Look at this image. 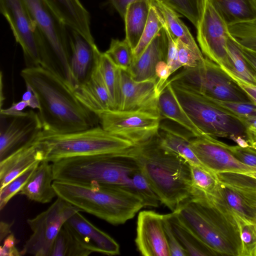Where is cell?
Here are the masks:
<instances>
[{"mask_svg":"<svg viewBox=\"0 0 256 256\" xmlns=\"http://www.w3.org/2000/svg\"><path fill=\"white\" fill-rule=\"evenodd\" d=\"M26 86L38 99V114L43 130L65 134L96 126L97 116L86 108L63 80L41 66H26L20 72Z\"/></svg>","mask_w":256,"mask_h":256,"instance_id":"obj_1","label":"cell"},{"mask_svg":"<svg viewBox=\"0 0 256 256\" xmlns=\"http://www.w3.org/2000/svg\"><path fill=\"white\" fill-rule=\"evenodd\" d=\"M128 154L137 162L142 172L158 196L160 202L175 211L194 192L190 164L163 148L156 136L136 145Z\"/></svg>","mask_w":256,"mask_h":256,"instance_id":"obj_2","label":"cell"},{"mask_svg":"<svg viewBox=\"0 0 256 256\" xmlns=\"http://www.w3.org/2000/svg\"><path fill=\"white\" fill-rule=\"evenodd\" d=\"M174 212L208 249L212 255L240 256L238 228L230 212L194 190Z\"/></svg>","mask_w":256,"mask_h":256,"instance_id":"obj_3","label":"cell"},{"mask_svg":"<svg viewBox=\"0 0 256 256\" xmlns=\"http://www.w3.org/2000/svg\"><path fill=\"white\" fill-rule=\"evenodd\" d=\"M52 186L57 196L113 225L124 224L144 207L138 195L118 186L58 180Z\"/></svg>","mask_w":256,"mask_h":256,"instance_id":"obj_4","label":"cell"},{"mask_svg":"<svg viewBox=\"0 0 256 256\" xmlns=\"http://www.w3.org/2000/svg\"><path fill=\"white\" fill-rule=\"evenodd\" d=\"M128 150L69 158L54 162V180L80 184L95 182L120 186L134 193L132 177L140 168Z\"/></svg>","mask_w":256,"mask_h":256,"instance_id":"obj_5","label":"cell"},{"mask_svg":"<svg viewBox=\"0 0 256 256\" xmlns=\"http://www.w3.org/2000/svg\"><path fill=\"white\" fill-rule=\"evenodd\" d=\"M34 22L38 37L40 66L73 90L76 84L70 68L68 27L45 0H24Z\"/></svg>","mask_w":256,"mask_h":256,"instance_id":"obj_6","label":"cell"},{"mask_svg":"<svg viewBox=\"0 0 256 256\" xmlns=\"http://www.w3.org/2000/svg\"><path fill=\"white\" fill-rule=\"evenodd\" d=\"M39 139L45 150L44 160L52 163L69 158L121 153L136 146L98 126L65 134L43 130Z\"/></svg>","mask_w":256,"mask_h":256,"instance_id":"obj_7","label":"cell"},{"mask_svg":"<svg viewBox=\"0 0 256 256\" xmlns=\"http://www.w3.org/2000/svg\"><path fill=\"white\" fill-rule=\"evenodd\" d=\"M166 82L170 84L180 103L192 122L204 134L228 138L236 135L246 138V128L237 116L181 82Z\"/></svg>","mask_w":256,"mask_h":256,"instance_id":"obj_8","label":"cell"},{"mask_svg":"<svg viewBox=\"0 0 256 256\" xmlns=\"http://www.w3.org/2000/svg\"><path fill=\"white\" fill-rule=\"evenodd\" d=\"M168 81H177L210 98L252 102L238 84L215 62L204 58L194 68H186Z\"/></svg>","mask_w":256,"mask_h":256,"instance_id":"obj_9","label":"cell"},{"mask_svg":"<svg viewBox=\"0 0 256 256\" xmlns=\"http://www.w3.org/2000/svg\"><path fill=\"white\" fill-rule=\"evenodd\" d=\"M198 11L196 38L202 53L220 66L231 70L228 25L210 0H198Z\"/></svg>","mask_w":256,"mask_h":256,"instance_id":"obj_10","label":"cell"},{"mask_svg":"<svg viewBox=\"0 0 256 256\" xmlns=\"http://www.w3.org/2000/svg\"><path fill=\"white\" fill-rule=\"evenodd\" d=\"M57 197L46 210L28 219V224L32 234L20 251L22 256H49L54 242L65 222L76 212H82L62 198Z\"/></svg>","mask_w":256,"mask_h":256,"instance_id":"obj_11","label":"cell"},{"mask_svg":"<svg viewBox=\"0 0 256 256\" xmlns=\"http://www.w3.org/2000/svg\"><path fill=\"white\" fill-rule=\"evenodd\" d=\"M98 116L104 129L136 145L158 135L162 118L158 114L142 110H108Z\"/></svg>","mask_w":256,"mask_h":256,"instance_id":"obj_12","label":"cell"},{"mask_svg":"<svg viewBox=\"0 0 256 256\" xmlns=\"http://www.w3.org/2000/svg\"><path fill=\"white\" fill-rule=\"evenodd\" d=\"M0 8L16 42L21 46L26 66H40L36 28L24 0H0Z\"/></svg>","mask_w":256,"mask_h":256,"instance_id":"obj_13","label":"cell"},{"mask_svg":"<svg viewBox=\"0 0 256 256\" xmlns=\"http://www.w3.org/2000/svg\"><path fill=\"white\" fill-rule=\"evenodd\" d=\"M43 130L38 112L32 110L18 116L0 114V160L38 138Z\"/></svg>","mask_w":256,"mask_h":256,"instance_id":"obj_14","label":"cell"},{"mask_svg":"<svg viewBox=\"0 0 256 256\" xmlns=\"http://www.w3.org/2000/svg\"><path fill=\"white\" fill-rule=\"evenodd\" d=\"M190 146L200 164L216 174L256 172V167L242 162L223 146L222 142L212 136L204 134L193 137Z\"/></svg>","mask_w":256,"mask_h":256,"instance_id":"obj_15","label":"cell"},{"mask_svg":"<svg viewBox=\"0 0 256 256\" xmlns=\"http://www.w3.org/2000/svg\"><path fill=\"white\" fill-rule=\"evenodd\" d=\"M163 214L152 210L139 212L135 242L144 256H170L165 231Z\"/></svg>","mask_w":256,"mask_h":256,"instance_id":"obj_16","label":"cell"},{"mask_svg":"<svg viewBox=\"0 0 256 256\" xmlns=\"http://www.w3.org/2000/svg\"><path fill=\"white\" fill-rule=\"evenodd\" d=\"M120 74L122 98L119 110H142L160 115L157 80L136 82L132 79L128 70L122 69Z\"/></svg>","mask_w":256,"mask_h":256,"instance_id":"obj_17","label":"cell"},{"mask_svg":"<svg viewBox=\"0 0 256 256\" xmlns=\"http://www.w3.org/2000/svg\"><path fill=\"white\" fill-rule=\"evenodd\" d=\"M92 252L107 255L120 254V246L110 236L102 231L78 212L64 225Z\"/></svg>","mask_w":256,"mask_h":256,"instance_id":"obj_18","label":"cell"},{"mask_svg":"<svg viewBox=\"0 0 256 256\" xmlns=\"http://www.w3.org/2000/svg\"><path fill=\"white\" fill-rule=\"evenodd\" d=\"M39 138L0 160V189L28 169L44 160L45 150Z\"/></svg>","mask_w":256,"mask_h":256,"instance_id":"obj_19","label":"cell"},{"mask_svg":"<svg viewBox=\"0 0 256 256\" xmlns=\"http://www.w3.org/2000/svg\"><path fill=\"white\" fill-rule=\"evenodd\" d=\"M72 90L78 101L97 116L103 112L114 110L112 100L96 64L90 75Z\"/></svg>","mask_w":256,"mask_h":256,"instance_id":"obj_20","label":"cell"},{"mask_svg":"<svg viewBox=\"0 0 256 256\" xmlns=\"http://www.w3.org/2000/svg\"><path fill=\"white\" fill-rule=\"evenodd\" d=\"M168 40L163 28L156 34L140 56L133 60L128 71L136 82L157 80L155 70L161 60L166 62Z\"/></svg>","mask_w":256,"mask_h":256,"instance_id":"obj_21","label":"cell"},{"mask_svg":"<svg viewBox=\"0 0 256 256\" xmlns=\"http://www.w3.org/2000/svg\"><path fill=\"white\" fill-rule=\"evenodd\" d=\"M69 38L70 68L76 86L90 75L96 66L100 50L96 44H90L75 31L72 30Z\"/></svg>","mask_w":256,"mask_h":256,"instance_id":"obj_22","label":"cell"},{"mask_svg":"<svg viewBox=\"0 0 256 256\" xmlns=\"http://www.w3.org/2000/svg\"><path fill=\"white\" fill-rule=\"evenodd\" d=\"M206 196L224 206L232 215L256 224V193L240 192L218 181L213 194Z\"/></svg>","mask_w":256,"mask_h":256,"instance_id":"obj_23","label":"cell"},{"mask_svg":"<svg viewBox=\"0 0 256 256\" xmlns=\"http://www.w3.org/2000/svg\"><path fill=\"white\" fill-rule=\"evenodd\" d=\"M68 28L95 44L90 26V14L80 0H45Z\"/></svg>","mask_w":256,"mask_h":256,"instance_id":"obj_24","label":"cell"},{"mask_svg":"<svg viewBox=\"0 0 256 256\" xmlns=\"http://www.w3.org/2000/svg\"><path fill=\"white\" fill-rule=\"evenodd\" d=\"M54 180L52 163L43 160L38 166L18 194L36 202H50L57 196L52 186Z\"/></svg>","mask_w":256,"mask_h":256,"instance_id":"obj_25","label":"cell"},{"mask_svg":"<svg viewBox=\"0 0 256 256\" xmlns=\"http://www.w3.org/2000/svg\"><path fill=\"white\" fill-rule=\"evenodd\" d=\"M158 108L161 118L176 122L188 130L193 137L204 134L192 122L180 103L170 83L166 82L158 98Z\"/></svg>","mask_w":256,"mask_h":256,"instance_id":"obj_26","label":"cell"},{"mask_svg":"<svg viewBox=\"0 0 256 256\" xmlns=\"http://www.w3.org/2000/svg\"><path fill=\"white\" fill-rule=\"evenodd\" d=\"M151 0H133L128 5L124 20L125 40L132 50L142 36L149 14Z\"/></svg>","mask_w":256,"mask_h":256,"instance_id":"obj_27","label":"cell"},{"mask_svg":"<svg viewBox=\"0 0 256 256\" xmlns=\"http://www.w3.org/2000/svg\"><path fill=\"white\" fill-rule=\"evenodd\" d=\"M156 140L163 148L181 156L190 164L202 165L190 148V136H187L167 126H162Z\"/></svg>","mask_w":256,"mask_h":256,"instance_id":"obj_28","label":"cell"},{"mask_svg":"<svg viewBox=\"0 0 256 256\" xmlns=\"http://www.w3.org/2000/svg\"><path fill=\"white\" fill-rule=\"evenodd\" d=\"M152 1L173 38L180 40L198 56L204 57L188 28L180 18L178 13L160 1Z\"/></svg>","mask_w":256,"mask_h":256,"instance_id":"obj_29","label":"cell"},{"mask_svg":"<svg viewBox=\"0 0 256 256\" xmlns=\"http://www.w3.org/2000/svg\"><path fill=\"white\" fill-rule=\"evenodd\" d=\"M96 66L112 100L114 110H119L122 98L121 69L105 52L98 51Z\"/></svg>","mask_w":256,"mask_h":256,"instance_id":"obj_30","label":"cell"},{"mask_svg":"<svg viewBox=\"0 0 256 256\" xmlns=\"http://www.w3.org/2000/svg\"><path fill=\"white\" fill-rule=\"evenodd\" d=\"M174 232L188 256L212 255L198 236L186 226L174 212L168 214Z\"/></svg>","mask_w":256,"mask_h":256,"instance_id":"obj_31","label":"cell"},{"mask_svg":"<svg viewBox=\"0 0 256 256\" xmlns=\"http://www.w3.org/2000/svg\"><path fill=\"white\" fill-rule=\"evenodd\" d=\"M228 25L256 18L249 0H210Z\"/></svg>","mask_w":256,"mask_h":256,"instance_id":"obj_32","label":"cell"},{"mask_svg":"<svg viewBox=\"0 0 256 256\" xmlns=\"http://www.w3.org/2000/svg\"><path fill=\"white\" fill-rule=\"evenodd\" d=\"M92 253L64 226L54 242L49 256H87Z\"/></svg>","mask_w":256,"mask_h":256,"instance_id":"obj_33","label":"cell"},{"mask_svg":"<svg viewBox=\"0 0 256 256\" xmlns=\"http://www.w3.org/2000/svg\"><path fill=\"white\" fill-rule=\"evenodd\" d=\"M164 22L152 0L148 21L136 48L133 50V60H136L142 53L156 34L164 28Z\"/></svg>","mask_w":256,"mask_h":256,"instance_id":"obj_34","label":"cell"},{"mask_svg":"<svg viewBox=\"0 0 256 256\" xmlns=\"http://www.w3.org/2000/svg\"><path fill=\"white\" fill-rule=\"evenodd\" d=\"M228 28L236 44L256 51V18L229 24Z\"/></svg>","mask_w":256,"mask_h":256,"instance_id":"obj_35","label":"cell"},{"mask_svg":"<svg viewBox=\"0 0 256 256\" xmlns=\"http://www.w3.org/2000/svg\"><path fill=\"white\" fill-rule=\"evenodd\" d=\"M228 48L232 68L231 70L226 68L242 80L256 86V74L248 66L238 47L230 36Z\"/></svg>","mask_w":256,"mask_h":256,"instance_id":"obj_36","label":"cell"},{"mask_svg":"<svg viewBox=\"0 0 256 256\" xmlns=\"http://www.w3.org/2000/svg\"><path fill=\"white\" fill-rule=\"evenodd\" d=\"M194 190L210 196L215 190L218 180L216 173L202 165L190 164Z\"/></svg>","mask_w":256,"mask_h":256,"instance_id":"obj_37","label":"cell"},{"mask_svg":"<svg viewBox=\"0 0 256 256\" xmlns=\"http://www.w3.org/2000/svg\"><path fill=\"white\" fill-rule=\"evenodd\" d=\"M238 225L242 243L240 256H256V224L232 214Z\"/></svg>","mask_w":256,"mask_h":256,"instance_id":"obj_38","label":"cell"},{"mask_svg":"<svg viewBox=\"0 0 256 256\" xmlns=\"http://www.w3.org/2000/svg\"><path fill=\"white\" fill-rule=\"evenodd\" d=\"M114 64L121 69L128 70L133 60V50L124 39L112 38L105 52Z\"/></svg>","mask_w":256,"mask_h":256,"instance_id":"obj_39","label":"cell"},{"mask_svg":"<svg viewBox=\"0 0 256 256\" xmlns=\"http://www.w3.org/2000/svg\"><path fill=\"white\" fill-rule=\"evenodd\" d=\"M218 181L236 190L256 193V179L245 174L222 172L216 174Z\"/></svg>","mask_w":256,"mask_h":256,"instance_id":"obj_40","label":"cell"},{"mask_svg":"<svg viewBox=\"0 0 256 256\" xmlns=\"http://www.w3.org/2000/svg\"><path fill=\"white\" fill-rule=\"evenodd\" d=\"M132 184L134 192L142 200L144 206H158L160 200L140 169L132 176Z\"/></svg>","mask_w":256,"mask_h":256,"instance_id":"obj_41","label":"cell"},{"mask_svg":"<svg viewBox=\"0 0 256 256\" xmlns=\"http://www.w3.org/2000/svg\"><path fill=\"white\" fill-rule=\"evenodd\" d=\"M38 165L33 166L28 169L0 189V210H2L6 206L12 197L19 194Z\"/></svg>","mask_w":256,"mask_h":256,"instance_id":"obj_42","label":"cell"},{"mask_svg":"<svg viewBox=\"0 0 256 256\" xmlns=\"http://www.w3.org/2000/svg\"><path fill=\"white\" fill-rule=\"evenodd\" d=\"M186 18L196 27L198 18V0H158Z\"/></svg>","mask_w":256,"mask_h":256,"instance_id":"obj_43","label":"cell"},{"mask_svg":"<svg viewBox=\"0 0 256 256\" xmlns=\"http://www.w3.org/2000/svg\"><path fill=\"white\" fill-rule=\"evenodd\" d=\"M208 98L238 118L256 116V105L252 102L224 101Z\"/></svg>","mask_w":256,"mask_h":256,"instance_id":"obj_44","label":"cell"},{"mask_svg":"<svg viewBox=\"0 0 256 256\" xmlns=\"http://www.w3.org/2000/svg\"><path fill=\"white\" fill-rule=\"evenodd\" d=\"M179 60L184 68H196L204 59L194 52L179 39H175Z\"/></svg>","mask_w":256,"mask_h":256,"instance_id":"obj_45","label":"cell"},{"mask_svg":"<svg viewBox=\"0 0 256 256\" xmlns=\"http://www.w3.org/2000/svg\"><path fill=\"white\" fill-rule=\"evenodd\" d=\"M162 220L170 256H188L173 232L168 214H163Z\"/></svg>","mask_w":256,"mask_h":256,"instance_id":"obj_46","label":"cell"},{"mask_svg":"<svg viewBox=\"0 0 256 256\" xmlns=\"http://www.w3.org/2000/svg\"><path fill=\"white\" fill-rule=\"evenodd\" d=\"M222 145L242 162L256 168V150L252 148H243L238 145H228L223 142Z\"/></svg>","mask_w":256,"mask_h":256,"instance_id":"obj_47","label":"cell"},{"mask_svg":"<svg viewBox=\"0 0 256 256\" xmlns=\"http://www.w3.org/2000/svg\"><path fill=\"white\" fill-rule=\"evenodd\" d=\"M164 28L166 31L168 40L166 62L170 69L172 74H173L182 66L178 59L175 38L170 34L165 22Z\"/></svg>","mask_w":256,"mask_h":256,"instance_id":"obj_48","label":"cell"},{"mask_svg":"<svg viewBox=\"0 0 256 256\" xmlns=\"http://www.w3.org/2000/svg\"><path fill=\"white\" fill-rule=\"evenodd\" d=\"M157 78L156 87L159 94L164 88L170 76L172 74L170 69L166 61H160L156 64L155 70Z\"/></svg>","mask_w":256,"mask_h":256,"instance_id":"obj_49","label":"cell"},{"mask_svg":"<svg viewBox=\"0 0 256 256\" xmlns=\"http://www.w3.org/2000/svg\"><path fill=\"white\" fill-rule=\"evenodd\" d=\"M222 68L238 84L248 97L252 102L256 105V86L247 82L234 75L226 68Z\"/></svg>","mask_w":256,"mask_h":256,"instance_id":"obj_50","label":"cell"},{"mask_svg":"<svg viewBox=\"0 0 256 256\" xmlns=\"http://www.w3.org/2000/svg\"><path fill=\"white\" fill-rule=\"evenodd\" d=\"M18 240L12 232L4 240V244L0 248V256H22L20 251L16 248Z\"/></svg>","mask_w":256,"mask_h":256,"instance_id":"obj_51","label":"cell"},{"mask_svg":"<svg viewBox=\"0 0 256 256\" xmlns=\"http://www.w3.org/2000/svg\"><path fill=\"white\" fill-rule=\"evenodd\" d=\"M28 107V103L21 100L20 101L13 103L9 108H0V114L6 116H18L22 114L24 110Z\"/></svg>","mask_w":256,"mask_h":256,"instance_id":"obj_52","label":"cell"},{"mask_svg":"<svg viewBox=\"0 0 256 256\" xmlns=\"http://www.w3.org/2000/svg\"><path fill=\"white\" fill-rule=\"evenodd\" d=\"M26 86V90L22 96V100L28 103V107L38 110L40 104L37 95L31 88Z\"/></svg>","mask_w":256,"mask_h":256,"instance_id":"obj_53","label":"cell"},{"mask_svg":"<svg viewBox=\"0 0 256 256\" xmlns=\"http://www.w3.org/2000/svg\"><path fill=\"white\" fill-rule=\"evenodd\" d=\"M236 45L248 66L256 74V51L248 49L238 44Z\"/></svg>","mask_w":256,"mask_h":256,"instance_id":"obj_54","label":"cell"},{"mask_svg":"<svg viewBox=\"0 0 256 256\" xmlns=\"http://www.w3.org/2000/svg\"><path fill=\"white\" fill-rule=\"evenodd\" d=\"M133 0H110V3L124 19L127 7Z\"/></svg>","mask_w":256,"mask_h":256,"instance_id":"obj_55","label":"cell"},{"mask_svg":"<svg viewBox=\"0 0 256 256\" xmlns=\"http://www.w3.org/2000/svg\"><path fill=\"white\" fill-rule=\"evenodd\" d=\"M246 130H256V116L238 117Z\"/></svg>","mask_w":256,"mask_h":256,"instance_id":"obj_56","label":"cell"},{"mask_svg":"<svg viewBox=\"0 0 256 256\" xmlns=\"http://www.w3.org/2000/svg\"><path fill=\"white\" fill-rule=\"evenodd\" d=\"M14 222L8 223L2 220L0 222V241L2 242L6 236L12 233L11 228Z\"/></svg>","mask_w":256,"mask_h":256,"instance_id":"obj_57","label":"cell"},{"mask_svg":"<svg viewBox=\"0 0 256 256\" xmlns=\"http://www.w3.org/2000/svg\"><path fill=\"white\" fill-rule=\"evenodd\" d=\"M229 139H230L234 142L237 144L238 146L242 148H252L250 144H249L248 141L247 140L246 138L242 136L233 135L232 136L229 138Z\"/></svg>","mask_w":256,"mask_h":256,"instance_id":"obj_58","label":"cell"},{"mask_svg":"<svg viewBox=\"0 0 256 256\" xmlns=\"http://www.w3.org/2000/svg\"><path fill=\"white\" fill-rule=\"evenodd\" d=\"M246 140L250 146L256 149V130H246Z\"/></svg>","mask_w":256,"mask_h":256,"instance_id":"obj_59","label":"cell"},{"mask_svg":"<svg viewBox=\"0 0 256 256\" xmlns=\"http://www.w3.org/2000/svg\"><path fill=\"white\" fill-rule=\"evenodd\" d=\"M254 10L256 13V0H249Z\"/></svg>","mask_w":256,"mask_h":256,"instance_id":"obj_60","label":"cell"},{"mask_svg":"<svg viewBox=\"0 0 256 256\" xmlns=\"http://www.w3.org/2000/svg\"><path fill=\"white\" fill-rule=\"evenodd\" d=\"M256 179V172L244 173Z\"/></svg>","mask_w":256,"mask_h":256,"instance_id":"obj_61","label":"cell"},{"mask_svg":"<svg viewBox=\"0 0 256 256\" xmlns=\"http://www.w3.org/2000/svg\"></svg>","mask_w":256,"mask_h":256,"instance_id":"obj_62","label":"cell"}]
</instances>
